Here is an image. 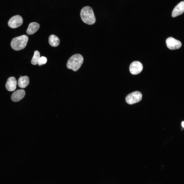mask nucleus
I'll return each instance as SVG.
<instances>
[{"label": "nucleus", "mask_w": 184, "mask_h": 184, "mask_svg": "<svg viewBox=\"0 0 184 184\" xmlns=\"http://www.w3.org/2000/svg\"><path fill=\"white\" fill-rule=\"evenodd\" d=\"M28 40V37L25 35L15 37L12 39L11 42V47L15 50H22L25 48Z\"/></svg>", "instance_id": "nucleus-3"}, {"label": "nucleus", "mask_w": 184, "mask_h": 184, "mask_svg": "<svg viewBox=\"0 0 184 184\" xmlns=\"http://www.w3.org/2000/svg\"><path fill=\"white\" fill-rule=\"evenodd\" d=\"M39 27L40 25L38 23L35 22H31L29 25L27 33L28 34H32L35 33Z\"/></svg>", "instance_id": "nucleus-11"}, {"label": "nucleus", "mask_w": 184, "mask_h": 184, "mask_svg": "<svg viewBox=\"0 0 184 184\" xmlns=\"http://www.w3.org/2000/svg\"><path fill=\"white\" fill-rule=\"evenodd\" d=\"M29 84V78L27 76H21L18 79V85L21 88H25Z\"/></svg>", "instance_id": "nucleus-12"}, {"label": "nucleus", "mask_w": 184, "mask_h": 184, "mask_svg": "<svg viewBox=\"0 0 184 184\" xmlns=\"http://www.w3.org/2000/svg\"><path fill=\"white\" fill-rule=\"evenodd\" d=\"M25 94V92L24 90H17L12 94L11 96V99L13 101L18 102L22 99Z\"/></svg>", "instance_id": "nucleus-9"}, {"label": "nucleus", "mask_w": 184, "mask_h": 184, "mask_svg": "<svg viewBox=\"0 0 184 184\" xmlns=\"http://www.w3.org/2000/svg\"><path fill=\"white\" fill-rule=\"evenodd\" d=\"M47 61V59L45 57L42 56L40 57L38 64L39 66L45 64Z\"/></svg>", "instance_id": "nucleus-15"}, {"label": "nucleus", "mask_w": 184, "mask_h": 184, "mask_svg": "<svg viewBox=\"0 0 184 184\" xmlns=\"http://www.w3.org/2000/svg\"><path fill=\"white\" fill-rule=\"evenodd\" d=\"M80 16L83 21L89 25L94 24L96 19L92 8L88 6L83 7L80 12Z\"/></svg>", "instance_id": "nucleus-1"}, {"label": "nucleus", "mask_w": 184, "mask_h": 184, "mask_svg": "<svg viewBox=\"0 0 184 184\" xmlns=\"http://www.w3.org/2000/svg\"><path fill=\"white\" fill-rule=\"evenodd\" d=\"M143 69V66L141 63L139 61H134L132 63L129 67L130 71L133 75H136L140 73Z\"/></svg>", "instance_id": "nucleus-7"}, {"label": "nucleus", "mask_w": 184, "mask_h": 184, "mask_svg": "<svg viewBox=\"0 0 184 184\" xmlns=\"http://www.w3.org/2000/svg\"><path fill=\"white\" fill-rule=\"evenodd\" d=\"M181 125H182V126L183 127H184V121H183L182 122Z\"/></svg>", "instance_id": "nucleus-16"}, {"label": "nucleus", "mask_w": 184, "mask_h": 184, "mask_svg": "<svg viewBox=\"0 0 184 184\" xmlns=\"http://www.w3.org/2000/svg\"><path fill=\"white\" fill-rule=\"evenodd\" d=\"M23 22L22 17L17 15L12 17L9 19L8 22V25L10 28H15L21 26Z\"/></svg>", "instance_id": "nucleus-5"}, {"label": "nucleus", "mask_w": 184, "mask_h": 184, "mask_svg": "<svg viewBox=\"0 0 184 184\" xmlns=\"http://www.w3.org/2000/svg\"><path fill=\"white\" fill-rule=\"evenodd\" d=\"M184 11V2L179 3L174 8L172 13V17H175L182 14Z\"/></svg>", "instance_id": "nucleus-8"}, {"label": "nucleus", "mask_w": 184, "mask_h": 184, "mask_svg": "<svg viewBox=\"0 0 184 184\" xmlns=\"http://www.w3.org/2000/svg\"><path fill=\"white\" fill-rule=\"evenodd\" d=\"M167 47L170 49L174 50L180 48L182 45L181 42L172 37H169L166 40Z\"/></svg>", "instance_id": "nucleus-6"}, {"label": "nucleus", "mask_w": 184, "mask_h": 184, "mask_svg": "<svg viewBox=\"0 0 184 184\" xmlns=\"http://www.w3.org/2000/svg\"><path fill=\"white\" fill-rule=\"evenodd\" d=\"M40 57V54L38 51H35L34 52V55L31 61V63L33 65L38 64Z\"/></svg>", "instance_id": "nucleus-14"}, {"label": "nucleus", "mask_w": 184, "mask_h": 184, "mask_svg": "<svg viewBox=\"0 0 184 184\" xmlns=\"http://www.w3.org/2000/svg\"><path fill=\"white\" fill-rule=\"evenodd\" d=\"M142 95L138 91L133 92L128 94L126 97L125 100L129 104H133L141 100Z\"/></svg>", "instance_id": "nucleus-4"}, {"label": "nucleus", "mask_w": 184, "mask_h": 184, "mask_svg": "<svg viewBox=\"0 0 184 184\" xmlns=\"http://www.w3.org/2000/svg\"><path fill=\"white\" fill-rule=\"evenodd\" d=\"M49 42L52 46L56 47L59 44L60 40L56 36L52 34L50 35L49 37Z\"/></svg>", "instance_id": "nucleus-13"}, {"label": "nucleus", "mask_w": 184, "mask_h": 184, "mask_svg": "<svg viewBox=\"0 0 184 184\" xmlns=\"http://www.w3.org/2000/svg\"><path fill=\"white\" fill-rule=\"evenodd\" d=\"M17 84L15 78L13 77H10L8 79L6 83V88L9 91H14L16 89Z\"/></svg>", "instance_id": "nucleus-10"}, {"label": "nucleus", "mask_w": 184, "mask_h": 184, "mask_svg": "<svg viewBox=\"0 0 184 184\" xmlns=\"http://www.w3.org/2000/svg\"><path fill=\"white\" fill-rule=\"evenodd\" d=\"M84 59L82 56L79 54H74L68 60L66 64L67 67L73 71H77L83 63Z\"/></svg>", "instance_id": "nucleus-2"}]
</instances>
